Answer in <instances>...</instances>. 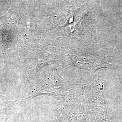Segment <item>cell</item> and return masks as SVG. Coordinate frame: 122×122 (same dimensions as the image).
Returning <instances> with one entry per match:
<instances>
[{
	"label": "cell",
	"mask_w": 122,
	"mask_h": 122,
	"mask_svg": "<svg viewBox=\"0 0 122 122\" xmlns=\"http://www.w3.org/2000/svg\"><path fill=\"white\" fill-rule=\"evenodd\" d=\"M12 103V101L8 100L7 98L0 95V105H9Z\"/></svg>",
	"instance_id": "obj_1"
}]
</instances>
